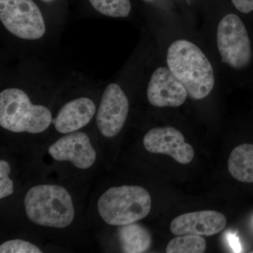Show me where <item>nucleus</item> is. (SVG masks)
Masks as SVG:
<instances>
[{"label":"nucleus","mask_w":253,"mask_h":253,"mask_svg":"<svg viewBox=\"0 0 253 253\" xmlns=\"http://www.w3.org/2000/svg\"><path fill=\"white\" fill-rule=\"evenodd\" d=\"M1 253H42L36 245L21 239L10 240L0 246Z\"/></svg>","instance_id":"nucleus-17"},{"label":"nucleus","mask_w":253,"mask_h":253,"mask_svg":"<svg viewBox=\"0 0 253 253\" xmlns=\"http://www.w3.org/2000/svg\"><path fill=\"white\" fill-rule=\"evenodd\" d=\"M49 109L32 104L28 94L18 88H8L0 93V126L12 132L38 134L52 123Z\"/></svg>","instance_id":"nucleus-3"},{"label":"nucleus","mask_w":253,"mask_h":253,"mask_svg":"<svg viewBox=\"0 0 253 253\" xmlns=\"http://www.w3.org/2000/svg\"><path fill=\"white\" fill-rule=\"evenodd\" d=\"M96 111V105L92 100L78 98L63 105L52 123L58 132L69 134L86 126L94 117Z\"/></svg>","instance_id":"nucleus-12"},{"label":"nucleus","mask_w":253,"mask_h":253,"mask_svg":"<svg viewBox=\"0 0 253 253\" xmlns=\"http://www.w3.org/2000/svg\"><path fill=\"white\" fill-rule=\"evenodd\" d=\"M129 113V101L126 93L117 84L106 86L103 93L96 125L101 134L106 138L117 136L122 130Z\"/></svg>","instance_id":"nucleus-7"},{"label":"nucleus","mask_w":253,"mask_h":253,"mask_svg":"<svg viewBox=\"0 0 253 253\" xmlns=\"http://www.w3.org/2000/svg\"><path fill=\"white\" fill-rule=\"evenodd\" d=\"M229 242H230V246L232 249L235 251V252H241V248L240 246L239 239L235 235L230 234L229 237Z\"/></svg>","instance_id":"nucleus-20"},{"label":"nucleus","mask_w":253,"mask_h":253,"mask_svg":"<svg viewBox=\"0 0 253 253\" xmlns=\"http://www.w3.org/2000/svg\"><path fill=\"white\" fill-rule=\"evenodd\" d=\"M49 154L58 161H69L75 167L88 169L94 164L96 151L85 133L71 132L49 146Z\"/></svg>","instance_id":"nucleus-9"},{"label":"nucleus","mask_w":253,"mask_h":253,"mask_svg":"<svg viewBox=\"0 0 253 253\" xmlns=\"http://www.w3.org/2000/svg\"><path fill=\"white\" fill-rule=\"evenodd\" d=\"M143 143L146 151L171 156L176 162L189 164L194 157V149L180 131L172 126L156 127L145 134Z\"/></svg>","instance_id":"nucleus-8"},{"label":"nucleus","mask_w":253,"mask_h":253,"mask_svg":"<svg viewBox=\"0 0 253 253\" xmlns=\"http://www.w3.org/2000/svg\"><path fill=\"white\" fill-rule=\"evenodd\" d=\"M11 166L4 160L0 161V199L11 196L14 193V183L9 178Z\"/></svg>","instance_id":"nucleus-18"},{"label":"nucleus","mask_w":253,"mask_h":253,"mask_svg":"<svg viewBox=\"0 0 253 253\" xmlns=\"http://www.w3.org/2000/svg\"><path fill=\"white\" fill-rule=\"evenodd\" d=\"M144 1H152V0H144Z\"/></svg>","instance_id":"nucleus-22"},{"label":"nucleus","mask_w":253,"mask_h":253,"mask_svg":"<svg viewBox=\"0 0 253 253\" xmlns=\"http://www.w3.org/2000/svg\"><path fill=\"white\" fill-rule=\"evenodd\" d=\"M41 1H44V2H51V1H54V0H41Z\"/></svg>","instance_id":"nucleus-21"},{"label":"nucleus","mask_w":253,"mask_h":253,"mask_svg":"<svg viewBox=\"0 0 253 253\" xmlns=\"http://www.w3.org/2000/svg\"><path fill=\"white\" fill-rule=\"evenodd\" d=\"M28 219L38 225L63 229L73 222L75 209L67 190L42 184L28 190L24 199Z\"/></svg>","instance_id":"nucleus-2"},{"label":"nucleus","mask_w":253,"mask_h":253,"mask_svg":"<svg viewBox=\"0 0 253 253\" xmlns=\"http://www.w3.org/2000/svg\"><path fill=\"white\" fill-rule=\"evenodd\" d=\"M217 44L221 61L234 69L247 67L252 59L249 33L237 15L224 16L218 25Z\"/></svg>","instance_id":"nucleus-5"},{"label":"nucleus","mask_w":253,"mask_h":253,"mask_svg":"<svg viewBox=\"0 0 253 253\" xmlns=\"http://www.w3.org/2000/svg\"><path fill=\"white\" fill-rule=\"evenodd\" d=\"M226 225L224 214L217 211H204L185 213L174 218L170 224V231L176 236H210L221 232Z\"/></svg>","instance_id":"nucleus-11"},{"label":"nucleus","mask_w":253,"mask_h":253,"mask_svg":"<svg viewBox=\"0 0 253 253\" xmlns=\"http://www.w3.org/2000/svg\"><path fill=\"white\" fill-rule=\"evenodd\" d=\"M118 236L123 253H145L152 244V236L149 231L135 222L120 226Z\"/></svg>","instance_id":"nucleus-13"},{"label":"nucleus","mask_w":253,"mask_h":253,"mask_svg":"<svg viewBox=\"0 0 253 253\" xmlns=\"http://www.w3.org/2000/svg\"><path fill=\"white\" fill-rule=\"evenodd\" d=\"M98 12L113 18H125L131 11L129 0H89Z\"/></svg>","instance_id":"nucleus-16"},{"label":"nucleus","mask_w":253,"mask_h":253,"mask_svg":"<svg viewBox=\"0 0 253 253\" xmlns=\"http://www.w3.org/2000/svg\"><path fill=\"white\" fill-rule=\"evenodd\" d=\"M186 88L168 68L159 67L148 84L147 98L156 107H178L188 97Z\"/></svg>","instance_id":"nucleus-10"},{"label":"nucleus","mask_w":253,"mask_h":253,"mask_svg":"<svg viewBox=\"0 0 253 253\" xmlns=\"http://www.w3.org/2000/svg\"><path fill=\"white\" fill-rule=\"evenodd\" d=\"M206 251V240L193 234L178 236L171 240L166 248L167 253H203Z\"/></svg>","instance_id":"nucleus-15"},{"label":"nucleus","mask_w":253,"mask_h":253,"mask_svg":"<svg viewBox=\"0 0 253 253\" xmlns=\"http://www.w3.org/2000/svg\"><path fill=\"white\" fill-rule=\"evenodd\" d=\"M228 169L236 180L253 183V144H243L231 151Z\"/></svg>","instance_id":"nucleus-14"},{"label":"nucleus","mask_w":253,"mask_h":253,"mask_svg":"<svg viewBox=\"0 0 253 253\" xmlns=\"http://www.w3.org/2000/svg\"><path fill=\"white\" fill-rule=\"evenodd\" d=\"M168 68L186 88L191 99L201 100L214 86L212 65L199 46L186 40H178L168 49Z\"/></svg>","instance_id":"nucleus-1"},{"label":"nucleus","mask_w":253,"mask_h":253,"mask_svg":"<svg viewBox=\"0 0 253 253\" xmlns=\"http://www.w3.org/2000/svg\"><path fill=\"white\" fill-rule=\"evenodd\" d=\"M97 208L106 224L126 225L147 217L151 209V198L147 190L141 186H116L101 195Z\"/></svg>","instance_id":"nucleus-4"},{"label":"nucleus","mask_w":253,"mask_h":253,"mask_svg":"<svg viewBox=\"0 0 253 253\" xmlns=\"http://www.w3.org/2000/svg\"><path fill=\"white\" fill-rule=\"evenodd\" d=\"M234 6L241 12L249 14L253 11V0H231Z\"/></svg>","instance_id":"nucleus-19"},{"label":"nucleus","mask_w":253,"mask_h":253,"mask_svg":"<svg viewBox=\"0 0 253 253\" xmlns=\"http://www.w3.org/2000/svg\"><path fill=\"white\" fill-rule=\"evenodd\" d=\"M0 20L8 31L21 39L38 40L46 32L42 14L33 0H0Z\"/></svg>","instance_id":"nucleus-6"}]
</instances>
